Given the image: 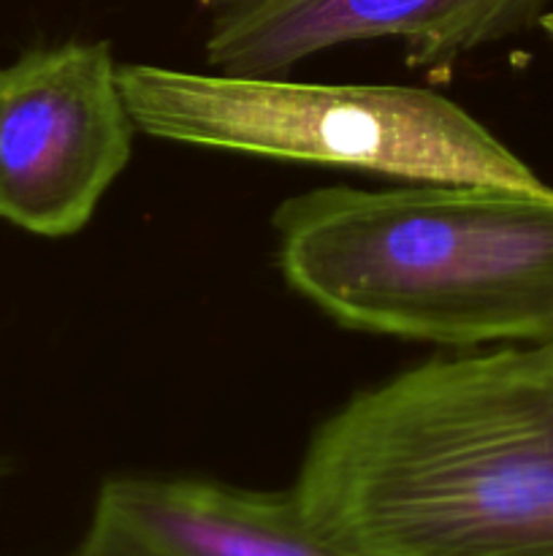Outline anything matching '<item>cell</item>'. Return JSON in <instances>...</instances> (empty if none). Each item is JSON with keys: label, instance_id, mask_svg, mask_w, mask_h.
<instances>
[{"label": "cell", "instance_id": "1", "mask_svg": "<svg viewBox=\"0 0 553 556\" xmlns=\"http://www.w3.org/2000/svg\"><path fill=\"white\" fill-rule=\"evenodd\" d=\"M291 492L366 556H553V356L504 348L361 391Z\"/></svg>", "mask_w": 553, "mask_h": 556}, {"label": "cell", "instance_id": "2", "mask_svg": "<svg viewBox=\"0 0 553 556\" xmlns=\"http://www.w3.org/2000/svg\"><path fill=\"white\" fill-rule=\"evenodd\" d=\"M280 269L342 326L439 345L553 340V188L421 179L276 210Z\"/></svg>", "mask_w": 553, "mask_h": 556}, {"label": "cell", "instance_id": "3", "mask_svg": "<svg viewBox=\"0 0 553 556\" xmlns=\"http://www.w3.org/2000/svg\"><path fill=\"white\" fill-rule=\"evenodd\" d=\"M136 130L206 150L388 174L407 182L542 188L459 103L421 87L307 85L280 76L119 65Z\"/></svg>", "mask_w": 553, "mask_h": 556}, {"label": "cell", "instance_id": "4", "mask_svg": "<svg viewBox=\"0 0 553 556\" xmlns=\"http://www.w3.org/2000/svg\"><path fill=\"white\" fill-rule=\"evenodd\" d=\"M133 130L108 43L33 49L0 68V220L81 231L128 166Z\"/></svg>", "mask_w": 553, "mask_h": 556}, {"label": "cell", "instance_id": "5", "mask_svg": "<svg viewBox=\"0 0 553 556\" xmlns=\"http://www.w3.org/2000/svg\"><path fill=\"white\" fill-rule=\"evenodd\" d=\"M548 0H211L206 60L217 74L280 76L350 41L401 38L410 63L464 52L540 25Z\"/></svg>", "mask_w": 553, "mask_h": 556}, {"label": "cell", "instance_id": "6", "mask_svg": "<svg viewBox=\"0 0 553 556\" xmlns=\"http://www.w3.org/2000/svg\"><path fill=\"white\" fill-rule=\"evenodd\" d=\"M74 556H366L325 538L293 492L112 478Z\"/></svg>", "mask_w": 553, "mask_h": 556}, {"label": "cell", "instance_id": "7", "mask_svg": "<svg viewBox=\"0 0 553 556\" xmlns=\"http://www.w3.org/2000/svg\"><path fill=\"white\" fill-rule=\"evenodd\" d=\"M540 27L553 38V11H545V14L540 16Z\"/></svg>", "mask_w": 553, "mask_h": 556}, {"label": "cell", "instance_id": "8", "mask_svg": "<svg viewBox=\"0 0 553 556\" xmlns=\"http://www.w3.org/2000/svg\"><path fill=\"white\" fill-rule=\"evenodd\" d=\"M542 345H545L548 353H551V356H553V340L551 342H542Z\"/></svg>", "mask_w": 553, "mask_h": 556}]
</instances>
